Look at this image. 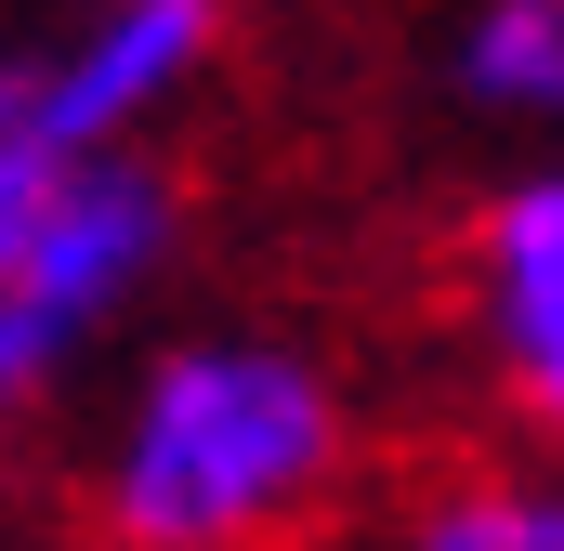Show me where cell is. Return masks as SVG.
I'll use <instances>...</instances> for the list:
<instances>
[{
	"instance_id": "cell-1",
	"label": "cell",
	"mask_w": 564,
	"mask_h": 551,
	"mask_svg": "<svg viewBox=\"0 0 564 551\" xmlns=\"http://www.w3.org/2000/svg\"><path fill=\"white\" fill-rule=\"evenodd\" d=\"M355 381L263 315L144 342L93 420L79 499L106 551H289L355 486Z\"/></svg>"
},
{
	"instance_id": "cell-2",
	"label": "cell",
	"mask_w": 564,
	"mask_h": 551,
	"mask_svg": "<svg viewBox=\"0 0 564 551\" xmlns=\"http://www.w3.org/2000/svg\"><path fill=\"white\" fill-rule=\"evenodd\" d=\"M184 250V184L158 144H0V433L79 395V368L158 302Z\"/></svg>"
},
{
	"instance_id": "cell-3",
	"label": "cell",
	"mask_w": 564,
	"mask_h": 551,
	"mask_svg": "<svg viewBox=\"0 0 564 551\" xmlns=\"http://www.w3.org/2000/svg\"><path fill=\"white\" fill-rule=\"evenodd\" d=\"M459 342L473 381L539 446H564V144L486 184V210L459 224Z\"/></svg>"
},
{
	"instance_id": "cell-4",
	"label": "cell",
	"mask_w": 564,
	"mask_h": 551,
	"mask_svg": "<svg viewBox=\"0 0 564 551\" xmlns=\"http://www.w3.org/2000/svg\"><path fill=\"white\" fill-rule=\"evenodd\" d=\"M224 66V0H79L26 53V132L40 144H158L197 79Z\"/></svg>"
},
{
	"instance_id": "cell-5",
	"label": "cell",
	"mask_w": 564,
	"mask_h": 551,
	"mask_svg": "<svg viewBox=\"0 0 564 551\" xmlns=\"http://www.w3.org/2000/svg\"><path fill=\"white\" fill-rule=\"evenodd\" d=\"M446 93L486 132L564 144V0H459L446 13Z\"/></svg>"
},
{
	"instance_id": "cell-6",
	"label": "cell",
	"mask_w": 564,
	"mask_h": 551,
	"mask_svg": "<svg viewBox=\"0 0 564 551\" xmlns=\"http://www.w3.org/2000/svg\"><path fill=\"white\" fill-rule=\"evenodd\" d=\"M394 551H564V446L552 460H473L433 473L394 512Z\"/></svg>"
},
{
	"instance_id": "cell-7",
	"label": "cell",
	"mask_w": 564,
	"mask_h": 551,
	"mask_svg": "<svg viewBox=\"0 0 564 551\" xmlns=\"http://www.w3.org/2000/svg\"><path fill=\"white\" fill-rule=\"evenodd\" d=\"M26 132V53H0V144Z\"/></svg>"
}]
</instances>
